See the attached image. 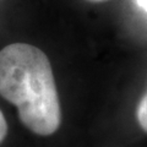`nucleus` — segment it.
<instances>
[{
  "instance_id": "obj_1",
  "label": "nucleus",
  "mask_w": 147,
  "mask_h": 147,
  "mask_svg": "<svg viewBox=\"0 0 147 147\" xmlns=\"http://www.w3.org/2000/svg\"><path fill=\"white\" fill-rule=\"evenodd\" d=\"M0 96L17 108L18 118L39 136L53 135L61 124V109L48 57L27 43L0 50Z\"/></svg>"
},
{
  "instance_id": "obj_2",
  "label": "nucleus",
  "mask_w": 147,
  "mask_h": 147,
  "mask_svg": "<svg viewBox=\"0 0 147 147\" xmlns=\"http://www.w3.org/2000/svg\"><path fill=\"white\" fill-rule=\"evenodd\" d=\"M136 118L140 126L147 132V92L142 96L136 108Z\"/></svg>"
},
{
  "instance_id": "obj_3",
  "label": "nucleus",
  "mask_w": 147,
  "mask_h": 147,
  "mask_svg": "<svg viewBox=\"0 0 147 147\" xmlns=\"http://www.w3.org/2000/svg\"><path fill=\"white\" fill-rule=\"evenodd\" d=\"M6 134H7V123H6V119L4 117L3 112L0 110V144L6 137Z\"/></svg>"
},
{
  "instance_id": "obj_4",
  "label": "nucleus",
  "mask_w": 147,
  "mask_h": 147,
  "mask_svg": "<svg viewBox=\"0 0 147 147\" xmlns=\"http://www.w3.org/2000/svg\"><path fill=\"white\" fill-rule=\"evenodd\" d=\"M136 4L139 5L142 10L147 12V0H135Z\"/></svg>"
},
{
  "instance_id": "obj_5",
  "label": "nucleus",
  "mask_w": 147,
  "mask_h": 147,
  "mask_svg": "<svg viewBox=\"0 0 147 147\" xmlns=\"http://www.w3.org/2000/svg\"><path fill=\"white\" fill-rule=\"evenodd\" d=\"M87 1H92V3H102V1H107V0H87Z\"/></svg>"
},
{
  "instance_id": "obj_6",
  "label": "nucleus",
  "mask_w": 147,
  "mask_h": 147,
  "mask_svg": "<svg viewBox=\"0 0 147 147\" xmlns=\"http://www.w3.org/2000/svg\"><path fill=\"white\" fill-rule=\"evenodd\" d=\"M0 1H1V0H0Z\"/></svg>"
}]
</instances>
